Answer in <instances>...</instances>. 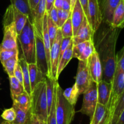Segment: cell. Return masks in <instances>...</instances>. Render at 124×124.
I'll return each mask as SVG.
<instances>
[{
    "instance_id": "1",
    "label": "cell",
    "mask_w": 124,
    "mask_h": 124,
    "mask_svg": "<svg viewBox=\"0 0 124 124\" xmlns=\"http://www.w3.org/2000/svg\"><path fill=\"white\" fill-rule=\"evenodd\" d=\"M105 23L95 32L94 46L102 67V80L111 82L116 69V46L120 29Z\"/></svg>"
},
{
    "instance_id": "2",
    "label": "cell",
    "mask_w": 124,
    "mask_h": 124,
    "mask_svg": "<svg viewBox=\"0 0 124 124\" xmlns=\"http://www.w3.org/2000/svg\"><path fill=\"white\" fill-rule=\"evenodd\" d=\"M21 48L22 58L28 64L35 63V39L33 24L29 18L21 32L18 35Z\"/></svg>"
},
{
    "instance_id": "3",
    "label": "cell",
    "mask_w": 124,
    "mask_h": 124,
    "mask_svg": "<svg viewBox=\"0 0 124 124\" xmlns=\"http://www.w3.org/2000/svg\"><path fill=\"white\" fill-rule=\"evenodd\" d=\"M31 113L36 115L42 121L47 122L48 117L46 81L38 84L31 92Z\"/></svg>"
},
{
    "instance_id": "4",
    "label": "cell",
    "mask_w": 124,
    "mask_h": 124,
    "mask_svg": "<svg viewBox=\"0 0 124 124\" xmlns=\"http://www.w3.org/2000/svg\"><path fill=\"white\" fill-rule=\"evenodd\" d=\"M56 124H71L75 115L74 105L67 102L63 96V90L58 81L56 82Z\"/></svg>"
},
{
    "instance_id": "5",
    "label": "cell",
    "mask_w": 124,
    "mask_h": 124,
    "mask_svg": "<svg viewBox=\"0 0 124 124\" xmlns=\"http://www.w3.org/2000/svg\"><path fill=\"white\" fill-rule=\"evenodd\" d=\"M124 92V71L115 70L111 81V92L107 108L108 110V119L112 122L114 113L121 96Z\"/></svg>"
},
{
    "instance_id": "6",
    "label": "cell",
    "mask_w": 124,
    "mask_h": 124,
    "mask_svg": "<svg viewBox=\"0 0 124 124\" xmlns=\"http://www.w3.org/2000/svg\"><path fill=\"white\" fill-rule=\"evenodd\" d=\"M75 79L76 81L75 84L78 90L79 94H84L90 88L93 82L88 70L87 61H79L77 73Z\"/></svg>"
},
{
    "instance_id": "7",
    "label": "cell",
    "mask_w": 124,
    "mask_h": 124,
    "mask_svg": "<svg viewBox=\"0 0 124 124\" xmlns=\"http://www.w3.org/2000/svg\"><path fill=\"white\" fill-rule=\"evenodd\" d=\"M33 27L35 39V63L42 73L47 77L48 71L42 39V34L40 33L33 25Z\"/></svg>"
},
{
    "instance_id": "8",
    "label": "cell",
    "mask_w": 124,
    "mask_h": 124,
    "mask_svg": "<svg viewBox=\"0 0 124 124\" xmlns=\"http://www.w3.org/2000/svg\"><path fill=\"white\" fill-rule=\"evenodd\" d=\"M83 103L82 107L79 112L87 115L90 118L93 115L97 104H98V93L97 84L93 82L90 88L84 93Z\"/></svg>"
},
{
    "instance_id": "9",
    "label": "cell",
    "mask_w": 124,
    "mask_h": 124,
    "mask_svg": "<svg viewBox=\"0 0 124 124\" xmlns=\"http://www.w3.org/2000/svg\"><path fill=\"white\" fill-rule=\"evenodd\" d=\"M3 25L4 36L0 49H15L18 48V33L14 20Z\"/></svg>"
},
{
    "instance_id": "10",
    "label": "cell",
    "mask_w": 124,
    "mask_h": 124,
    "mask_svg": "<svg viewBox=\"0 0 124 124\" xmlns=\"http://www.w3.org/2000/svg\"><path fill=\"white\" fill-rule=\"evenodd\" d=\"M87 20L94 33L99 29L102 22V13L98 0H88Z\"/></svg>"
},
{
    "instance_id": "11",
    "label": "cell",
    "mask_w": 124,
    "mask_h": 124,
    "mask_svg": "<svg viewBox=\"0 0 124 124\" xmlns=\"http://www.w3.org/2000/svg\"><path fill=\"white\" fill-rule=\"evenodd\" d=\"M62 38L61 29L60 28H59L55 39L51 46L50 48L51 75L52 78L56 81H58L56 79L57 68H58L59 56H60V47Z\"/></svg>"
},
{
    "instance_id": "12",
    "label": "cell",
    "mask_w": 124,
    "mask_h": 124,
    "mask_svg": "<svg viewBox=\"0 0 124 124\" xmlns=\"http://www.w3.org/2000/svg\"><path fill=\"white\" fill-rule=\"evenodd\" d=\"M94 41H87L73 45L72 58L79 61H87L88 58L95 51Z\"/></svg>"
},
{
    "instance_id": "13",
    "label": "cell",
    "mask_w": 124,
    "mask_h": 124,
    "mask_svg": "<svg viewBox=\"0 0 124 124\" xmlns=\"http://www.w3.org/2000/svg\"><path fill=\"white\" fill-rule=\"evenodd\" d=\"M87 64L93 82L99 83L102 80V67L99 55L96 50L88 58Z\"/></svg>"
},
{
    "instance_id": "14",
    "label": "cell",
    "mask_w": 124,
    "mask_h": 124,
    "mask_svg": "<svg viewBox=\"0 0 124 124\" xmlns=\"http://www.w3.org/2000/svg\"><path fill=\"white\" fill-rule=\"evenodd\" d=\"M94 32L92 30L87 18L84 16L83 21L79 27L76 35L73 37V44H77L87 41H94Z\"/></svg>"
},
{
    "instance_id": "15",
    "label": "cell",
    "mask_w": 124,
    "mask_h": 124,
    "mask_svg": "<svg viewBox=\"0 0 124 124\" xmlns=\"http://www.w3.org/2000/svg\"><path fill=\"white\" fill-rule=\"evenodd\" d=\"M111 92V82L102 80L97 84L98 102L107 107Z\"/></svg>"
},
{
    "instance_id": "16",
    "label": "cell",
    "mask_w": 124,
    "mask_h": 124,
    "mask_svg": "<svg viewBox=\"0 0 124 124\" xmlns=\"http://www.w3.org/2000/svg\"><path fill=\"white\" fill-rule=\"evenodd\" d=\"M109 113L107 107L98 103L95 110L90 118V124H107L109 122Z\"/></svg>"
},
{
    "instance_id": "17",
    "label": "cell",
    "mask_w": 124,
    "mask_h": 124,
    "mask_svg": "<svg viewBox=\"0 0 124 124\" xmlns=\"http://www.w3.org/2000/svg\"><path fill=\"white\" fill-rule=\"evenodd\" d=\"M85 16L83 9L79 0H76L71 12V20L72 23L73 36L76 35L79 27L83 21Z\"/></svg>"
},
{
    "instance_id": "18",
    "label": "cell",
    "mask_w": 124,
    "mask_h": 124,
    "mask_svg": "<svg viewBox=\"0 0 124 124\" xmlns=\"http://www.w3.org/2000/svg\"><path fill=\"white\" fill-rule=\"evenodd\" d=\"M28 67H29L30 87L32 92L38 84L46 81V76H45L38 67L36 63H29L28 64Z\"/></svg>"
},
{
    "instance_id": "19",
    "label": "cell",
    "mask_w": 124,
    "mask_h": 124,
    "mask_svg": "<svg viewBox=\"0 0 124 124\" xmlns=\"http://www.w3.org/2000/svg\"><path fill=\"white\" fill-rule=\"evenodd\" d=\"M121 0H104L102 4V18L105 23L111 24L115 8Z\"/></svg>"
},
{
    "instance_id": "20",
    "label": "cell",
    "mask_w": 124,
    "mask_h": 124,
    "mask_svg": "<svg viewBox=\"0 0 124 124\" xmlns=\"http://www.w3.org/2000/svg\"><path fill=\"white\" fill-rule=\"evenodd\" d=\"M12 107L15 110L16 117L14 121L11 123L13 124H30L31 115V108H21L14 104H13Z\"/></svg>"
},
{
    "instance_id": "21",
    "label": "cell",
    "mask_w": 124,
    "mask_h": 124,
    "mask_svg": "<svg viewBox=\"0 0 124 124\" xmlns=\"http://www.w3.org/2000/svg\"><path fill=\"white\" fill-rule=\"evenodd\" d=\"M73 39L67 48H66L64 53H62L61 56L60 57L58 62V68H57L56 72V79H58L59 75H61L62 71H63L65 67L67 65L70 61L72 59V53H73Z\"/></svg>"
},
{
    "instance_id": "22",
    "label": "cell",
    "mask_w": 124,
    "mask_h": 124,
    "mask_svg": "<svg viewBox=\"0 0 124 124\" xmlns=\"http://www.w3.org/2000/svg\"><path fill=\"white\" fill-rule=\"evenodd\" d=\"M124 23V0H121L113 15L111 25L116 28L122 29Z\"/></svg>"
},
{
    "instance_id": "23",
    "label": "cell",
    "mask_w": 124,
    "mask_h": 124,
    "mask_svg": "<svg viewBox=\"0 0 124 124\" xmlns=\"http://www.w3.org/2000/svg\"><path fill=\"white\" fill-rule=\"evenodd\" d=\"M13 104L24 109L31 108V98L30 96L24 91L23 93L12 96Z\"/></svg>"
},
{
    "instance_id": "24",
    "label": "cell",
    "mask_w": 124,
    "mask_h": 124,
    "mask_svg": "<svg viewBox=\"0 0 124 124\" xmlns=\"http://www.w3.org/2000/svg\"><path fill=\"white\" fill-rule=\"evenodd\" d=\"M18 62L21 67L23 75V87L25 92H26L29 95H31V90L30 87V78H29V67H28V63L23 58L21 57L18 59Z\"/></svg>"
},
{
    "instance_id": "25",
    "label": "cell",
    "mask_w": 124,
    "mask_h": 124,
    "mask_svg": "<svg viewBox=\"0 0 124 124\" xmlns=\"http://www.w3.org/2000/svg\"><path fill=\"white\" fill-rule=\"evenodd\" d=\"M12 8H13V19H14L16 29L17 33L18 35L23 30L28 19V16L16 9L14 6H12Z\"/></svg>"
},
{
    "instance_id": "26",
    "label": "cell",
    "mask_w": 124,
    "mask_h": 124,
    "mask_svg": "<svg viewBox=\"0 0 124 124\" xmlns=\"http://www.w3.org/2000/svg\"><path fill=\"white\" fill-rule=\"evenodd\" d=\"M11 4L21 13L28 16L29 21L32 23L33 18L29 7V0H10Z\"/></svg>"
},
{
    "instance_id": "27",
    "label": "cell",
    "mask_w": 124,
    "mask_h": 124,
    "mask_svg": "<svg viewBox=\"0 0 124 124\" xmlns=\"http://www.w3.org/2000/svg\"><path fill=\"white\" fill-rule=\"evenodd\" d=\"M56 80L53 79L52 78L46 77V96H47V110L48 113L50 110L52 102H53V97H54V85H55Z\"/></svg>"
},
{
    "instance_id": "28",
    "label": "cell",
    "mask_w": 124,
    "mask_h": 124,
    "mask_svg": "<svg viewBox=\"0 0 124 124\" xmlns=\"http://www.w3.org/2000/svg\"><path fill=\"white\" fill-rule=\"evenodd\" d=\"M62 93L64 98L67 101L69 104L74 106L76 105L78 97L80 94L75 84L71 87L67 88L65 90L63 91Z\"/></svg>"
},
{
    "instance_id": "29",
    "label": "cell",
    "mask_w": 124,
    "mask_h": 124,
    "mask_svg": "<svg viewBox=\"0 0 124 124\" xmlns=\"http://www.w3.org/2000/svg\"><path fill=\"white\" fill-rule=\"evenodd\" d=\"M18 59H19V54L15 56L13 58L7 59L4 62L1 63L8 77L14 76V69L16 64L18 62Z\"/></svg>"
},
{
    "instance_id": "30",
    "label": "cell",
    "mask_w": 124,
    "mask_h": 124,
    "mask_svg": "<svg viewBox=\"0 0 124 124\" xmlns=\"http://www.w3.org/2000/svg\"><path fill=\"white\" fill-rule=\"evenodd\" d=\"M10 81V88L11 96L17 95L23 93L24 91V87L23 85L19 83L15 76L8 77Z\"/></svg>"
},
{
    "instance_id": "31",
    "label": "cell",
    "mask_w": 124,
    "mask_h": 124,
    "mask_svg": "<svg viewBox=\"0 0 124 124\" xmlns=\"http://www.w3.org/2000/svg\"><path fill=\"white\" fill-rule=\"evenodd\" d=\"M58 29H59V27H58V25L56 24L52 20V19L48 16V18H47V30H48V36H49L51 46L52 45L54 39H55Z\"/></svg>"
},
{
    "instance_id": "32",
    "label": "cell",
    "mask_w": 124,
    "mask_h": 124,
    "mask_svg": "<svg viewBox=\"0 0 124 124\" xmlns=\"http://www.w3.org/2000/svg\"><path fill=\"white\" fill-rule=\"evenodd\" d=\"M56 86L54 85V97H53V102H52L50 110L49 112L48 113L47 124H56Z\"/></svg>"
},
{
    "instance_id": "33",
    "label": "cell",
    "mask_w": 124,
    "mask_h": 124,
    "mask_svg": "<svg viewBox=\"0 0 124 124\" xmlns=\"http://www.w3.org/2000/svg\"><path fill=\"white\" fill-rule=\"evenodd\" d=\"M18 54H19L18 48L15 49H0V61L2 63Z\"/></svg>"
},
{
    "instance_id": "34",
    "label": "cell",
    "mask_w": 124,
    "mask_h": 124,
    "mask_svg": "<svg viewBox=\"0 0 124 124\" xmlns=\"http://www.w3.org/2000/svg\"><path fill=\"white\" fill-rule=\"evenodd\" d=\"M62 37H73V31L71 23V18H69L60 28Z\"/></svg>"
},
{
    "instance_id": "35",
    "label": "cell",
    "mask_w": 124,
    "mask_h": 124,
    "mask_svg": "<svg viewBox=\"0 0 124 124\" xmlns=\"http://www.w3.org/2000/svg\"><path fill=\"white\" fill-rule=\"evenodd\" d=\"M117 71H124V47L116 54V69Z\"/></svg>"
},
{
    "instance_id": "36",
    "label": "cell",
    "mask_w": 124,
    "mask_h": 124,
    "mask_svg": "<svg viewBox=\"0 0 124 124\" xmlns=\"http://www.w3.org/2000/svg\"><path fill=\"white\" fill-rule=\"evenodd\" d=\"M1 117H2L4 121H7V122H13L16 117V113L14 108L12 107L10 108L5 109L2 111Z\"/></svg>"
},
{
    "instance_id": "37",
    "label": "cell",
    "mask_w": 124,
    "mask_h": 124,
    "mask_svg": "<svg viewBox=\"0 0 124 124\" xmlns=\"http://www.w3.org/2000/svg\"><path fill=\"white\" fill-rule=\"evenodd\" d=\"M71 12H69V11L64 10L62 9L58 10V27L61 28L62 24L71 16Z\"/></svg>"
},
{
    "instance_id": "38",
    "label": "cell",
    "mask_w": 124,
    "mask_h": 124,
    "mask_svg": "<svg viewBox=\"0 0 124 124\" xmlns=\"http://www.w3.org/2000/svg\"><path fill=\"white\" fill-rule=\"evenodd\" d=\"M14 76L17 79L19 83L23 85V75L21 67L19 62L16 63L14 69Z\"/></svg>"
},
{
    "instance_id": "39",
    "label": "cell",
    "mask_w": 124,
    "mask_h": 124,
    "mask_svg": "<svg viewBox=\"0 0 124 124\" xmlns=\"http://www.w3.org/2000/svg\"><path fill=\"white\" fill-rule=\"evenodd\" d=\"M73 39V37H64L62 38V39L61 44V47H60V56L59 58L61 56L62 53H64V51L66 50V48H67L68 46H69V44H70V42H71Z\"/></svg>"
},
{
    "instance_id": "40",
    "label": "cell",
    "mask_w": 124,
    "mask_h": 124,
    "mask_svg": "<svg viewBox=\"0 0 124 124\" xmlns=\"http://www.w3.org/2000/svg\"><path fill=\"white\" fill-rule=\"evenodd\" d=\"M48 16L52 19V20L56 24L58 25V10L53 6L50 10L48 12Z\"/></svg>"
},
{
    "instance_id": "41",
    "label": "cell",
    "mask_w": 124,
    "mask_h": 124,
    "mask_svg": "<svg viewBox=\"0 0 124 124\" xmlns=\"http://www.w3.org/2000/svg\"><path fill=\"white\" fill-rule=\"evenodd\" d=\"M30 124H47V122H45V121L41 120L35 114L31 113Z\"/></svg>"
},
{
    "instance_id": "42",
    "label": "cell",
    "mask_w": 124,
    "mask_h": 124,
    "mask_svg": "<svg viewBox=\"0 0 124 124\" xmlns=\"http://www.w3.org/2000/svg\"><path fill=\"white\" fill-rule=\"evenodd\" d=\"M81 4V6L82 7V9H83L84 13L85 16L86 18H87V15H88V13H87V9H88V0H79Z\"/></svg>"
},
{
    "instance_id": "43",
    "label": "cell",
    "mask_w": 124,
    "mask_h": 124,
    "mask_svg": "<svg viewBox=\"0 0 124 124\" xmlns=\"http://www.w3.org/2000/svg\"><path fill=\"white\" fill-rule=\"evenodd\" d=\"M39 2V0H29V7H30V10H31V13L33 11L35 10Z\"/></svg>"
},
{
    "instance_id": "44",
    "label": "cell",
    "mask_w": 124,
    "mask_h": 124,
    "mask_svg": "<svg viewBox=\"0 0 124 124\" xmlns=\"http://www.w3.org/2000/svg\"><path fill=\"white\" fill-rule=\"evenodd\" d=\"M62 9L65 11H69V12H71V5H70V2L69 1H67L64 0L62 4Z\"/></svg>"
},
{
    "instance_id": "45",
    "label": "cell",
    "mask_w": 124,
    "mask_h": 124,
    "mask_svg": "<svg viewBox=\"0 0 124 124\" xmlns=\"http://www.w3.org/2000/svg\"><path fill=\"white\" fill-rule=\"evenodd\" d=\"M63 1H64V0H54V2H53V6L57 10L62 9Z\"/></svg>"
},
{
    "instance_id": "46",
    "label": "cell",
    "mask_w": 124,
    "mask_h": 124,
    "mask_svg": "<svg viewBox=\"0 0 124 124\" xmlns=\"http://www.w3.org/2000/svg\"><path fill=\"white\" fill-rule=\"evenodd\" d=\"M54 0H46V13H48L53 6Z\"/></svg>"
},
{
    "instance_id": "47",
    "label": "cell",
    "mask_w": 124,
    "mask_h": 124,
    "mask_svg": "<svg viewBox=\"0 0 124 124\" xmlns=\"http://www.w3.org/2000/svg\"><path fill=\"white\" fill-rule=\"evenodd\" d=\"M115 124H124V111L121 113Z\"/></svg>"
},
{
    "instance_id": "48",
    "label": "cell",
    "mask_w": 124,
    "mask_h": 124,
    "mask_svg": "<svg viewBox=\"0 0 124 124\" xmlns=\"http://www.w3.org/2000/svg\"><path fill=\"white\" fill-rule=\"evenodd\" d=\"M76 1V0H71V1H70V5H71V10H72V8H73V6H74V5H75Z\"/></svg>"
},
{
    "instance_id": "49",
    "label": "cell",
    "mask_w": 124,
    "mask_h": 124,
    "mask_svg": "<svg viewBox=\"0 0 124 124\" xmlns=\"http://www.w3.org/2000/svg\"><path fill=\"white\" fill-rule=\"evenodd\" d=\"M2 124H13L11 123V122H7V121H4L3 122H2Z\"/></svg>"
},
{
    "instance_id": "50",
    "label": "cell",
    "mask_w": 124,
    "mask_h": 124,
    "mask_svg": "<svg viewBox=\"0 0 124 124\" xmlns=\"http://www.w3.org/2000/svg\"><path fill=\"white\" fill-rule=\"evenodd\" d=\"M3 121H4V120L2 119V117L0 116V124H2V122H3Z\"/></svg>"
},
{
    "instance_id": "51",
    "label": "cell",
    "mask_w": 124,
    "mask_h": 124,
    "mask_svg": "<svg viewBox=\"0 0 124 124\" xmlns=\"http://www.w3.org/2000/svg\"><path fill=\"white\" fill-rule=\"evenodd\" d=\"M65 1H69V2H70V1H71V0H65Z\"/></svg>"
},
{
    "instance_id": "52",
    "label": "cell",
    "mask_w": 124,
    "mask_h": 124,
    "mask_svg": "<svg viewBox=\"0 0 124 124\" xmlns=\"http://www.w3.org/2000/svg\"><path fill=\"white\" fill-rule=\"evenodd\" d=\"M107 124H111V122H109V123H108Z\"/></svg>"
},
{
    "instance_id": "53",
    "label": "cell",
    "mask_w": 124,
    "mask_h": 124,
    "mask_svg": "<svg viewBox=\"0 0 124 124\" xmlns=\"http://www.w3.org/2000/svg\"><path fill=\"white\" fill-rule=\"evenodd\" d=\"M0 85H1V83H0Z\"/></svg>"
}]
</instances>
